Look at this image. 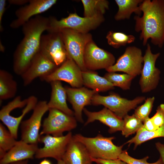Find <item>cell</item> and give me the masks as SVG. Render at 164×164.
I'll return each instance as SVG.
<instances>
[{"label": "cell", "instance_id": "obj_32", "mask_svg": "<svg viewBox=\"0 0 164 164\" xmlns=\"http://www.w3.org/2000/svg\"><path fill=\"white\" fill-rule=\"evenodd\" d=\"M155 100L154 97L147 98L143 104L135 109L134 114L143 123L149 118Z\"/></svg>", "mask_w": 164, "mask_h": 164}, {"label": "cell", "instance_id": "obj_19", "mask_svg": "<svg viewBox=\"0 0 164 164\" xmlns=\"http://www.w3.org/2000/svg\"><path fill=\"white\" fill-rule=\"evenodd\" d=\"M83 111L87 117L84 126L95 121H98L109 128L108 132L111 134L121 131L124 123L122 119L108 108L104 107L98 111L92 112L84 108Z\"/></svg>", "mask_w": 164, "mask_h": 164}, {"label": "cell", "instance_id": "obj_13", "mask_svg": "<svg viewBox=\"0 0 164 164\" xmlns=\"http://www.w3.org/2000/svg\"><path fill=\"white\" fill-rule=\"evenodd\" d=\"M39 78L50 83L54 81H64L73 88L80 87L83 85L82 71L68 56L66 61L53 73Z\"/></svg>", "mask_w": 164, "mask_h": 164}, {"label": "cell", "instance_id": "obj_24", "mask_svg": "<svg viewBox=\"0 0 164 164\" xmlns=\"http://www.w3.org/2000/svg\"><path fill=\"white\" fill-rule=\"evenodd\" d=\"M143 0H115L118 7V11L114 16L117 21L129 19L131 15L134 13L141 16L142 12L139 5Z\"/></svg>", "mask_w": 164, "mask_h": 164}, {"label": "cell", "instance_id": "obj_37", "mask_svg": "<svg viewBox=\"0 0 164 164\" xmlns=\"http://www.w3.org/2000/svg\"><path fill=\"white\" fill-rule=\"evenodd\" d=\"M6 2L5 0H0V31L1 32H2L3 30L2 21L5 10Z\"/></svg>", "mask_w": 164, "mask_h": 164}, {"label": "cell", "instance_id": "obj_33", "mask_svg": "<svg viewBox=\"0 0 164 164\" xmlns=\"http://www.w3.org/2000/svg\"><path fill=\"white\" fill-rule=\"evenodd\" d=\"M149 157L146 156L141 159H135L130 156L126 150L122 151L118 157V159L128 164H163L161 158L154 163H149L147 162Z\"/></svg>", "mask_w": 164, "mask_h": 164}, {"label": "cell", "instance_id": "obj_26", "mask_svg": "<svg viewBox=\"0 0 164 164\" xmlns=\"http://www.w3.org/2000/svg\"><path fill=\"white\" fill-rule=\"evenodd\" d=\"M84 9V16L92 17L103 15L109 9V3L106 0H82Z\"/></svg>", "mask_w": 164, "mask_h": 164}, {"label": "cell", "instance_id": "obj_7", "mask_svg": "<svg viewBox=\"0 0 164 164\" xmlns=\"http://www.w3.org/2000/svg\"><path fill=\"white\" fill-rule=\"evenodd\" d=\"M49 114L44 119L42 125L40 136L50 135L54 136L63 135V133L75 128L77 120L75 117L57 109L50 108Z\"/></svg>", "mask_w": 164, "mask_h": 164}, {"label": "cell", "instance_id": "obj_38", "mask_svg": "<svg viewBox=\"0 0 164 164\" xmlns=\"http://www.w3.org/2000/svg\"><path fill=\"white\" fill-rule=\"evenodd\" d=\"M155 147L160 155L163 164H164V144L160 142H157L155 144Z\"/></svg>", "mask_w": 164, "mask_h": 164}, {"label": "cell", "instance_id": "obj_11", "mask_svg": "<svg viewBox=\"0 0 164 164\" xmlns=\"http://www.w3.org/2000/svg\"><path fill=\"white\" fill-rule=\"evenodd\" d=\"M72 136L70 132L61 136L50 135L40 136L39 142L43 143L44 146L38 149L35 157L37 159L50 157L57 161L62 159Z\"/></svg>", "mask_w": 164, "mask_h": 164}, {"label": "cell", "instance_id": "obj_6", "mask_svg": "<svg viewBox=\"0 0 164 164\" xmlns=\"http://www.w3.org/2000/svg\"><path fill=\"white\" fill-rule=\"evenodd\" d=\"M145 100V97L144 96H138L132 100H129L114 92H111L106 96L97 93L93 96L91 104L103 105L118 117L123 119L128 112L135 109L138 104Z\"/></svg>", "mask_w": 164, "mask_h": 164}, {"label": "cell", "instance_id": "obj_22", "mask_svg": "<svg viewBox=\"0 0 164 164\" xmlns=\"http://www.w3.org/2000/svg\"><path fill=\"white\" fill-rule=\"evenodd\" d=\"M51 92L47 105L49 109L59 110L70 115H74V111L68 107L67 103V94L66 89L60 81H54L50 83Z\"/></svg>", "mask_w": 164, "mask_h": 164}, {"label": "cell", "instance_id": "obj_14", "mask_svg": "<svg viewBox=\"0 0 164 164\" xmlns=\"http://www.w3.org/2000/svg\"><path fill=\"white\" fill-rule=\"evenodd\" d=\"M84 60L87 70L94 71L106 70L114 64L115 59L112 54L98 47L92 40L86 46Z\"/></svg>", "mask_w": 164, "mask_h": 164}, {"label": "cell", "instance_id": "obj_42", "mask_svg": "<svg viewBox=\"0 0 164 164\" xmlns=\"http://www.w3.org/2000/svg\"><path fill=\"white\" fill-rule=\"evenodd\" d=\"M57 164H67L62 159H60L57 161Z\"/></svg>", "mask_w": 164, "mask_h": 164}, {"label": "cell", "instance_id": "obj_3", "mask_svg": "<svg viewBox=\"0 0 164 164\" xmlns=\"http://www.w3.org/2000/svg\"><path fill=\"white\" fill-rule=\"evenodd\" d=\"M75 140L83 144L92 158L107 160L118 159L122 152L124 145L120 146L114 145L112 140L114 137H106L98 134L94 137L84 136L81 134L73 135Z\"/></svg>", "mask_w": 164, "mask_h": 164}, {"label": "cell", "instance_id": "obj_27", "mask_svg": "<svg viewBox=\"0 0 164 164\" xmlns=\"http://www.w3.org/2000/svg\"><path fill=\"white\" fill-rule=\"evenodd\" d=\"M164 137V124L158 129L153 131H148L142 127L137 132L135 135L128 141V145L134 144V148L142 143L150 139L157 137Z\"/></svg>", "mask_w": 164, "mask_h": 164}, {"label": "cell", "instance_id": "obj_31", "mask_svg": "<svg viewBox=\"0 0 164 164\" xmlns=\"http://www.w3.org/2000/svg\"><path fill=\"white\" fill-rule=\"evenodd\" d=\"M123 119L124 123L121 133L126 137L136 132L143 127V123L134 114L132 115H126Z\"/></svg>", "mask_w": 164, "mask_h": 164}, {"label": "cell", "instance_id": "obj_18", "mask_svg": "<svg viewBox=\"0 0 164 164\" xmlns=\"http://www.w3.org/2000/svg\"><path fill=\"white\" fill-rule=\"evenodd\" d=\"M28 98L27 104L22 110V114L18 117H14L10 114L12 111L6 105L3 106L0 111V120L16 139L18 138L19 127L22 119L27 113L33 110L38 102L37 98L34 96H30Z\"/></svg>", "mask_w": 164, "mask_h": 164}, {"label": "cell", "instance_id": "obj_35", "mask_svg": "<svg viewBox=\"0 0 164 164\" xmlns=\"http://www.w3.org/2000/svg\"><path fill=\"white\" fill-rule=\"evenodd\" d=\"M93 162L97 164H128L119 159L115 160H107L92 158Z\"/></svg>", "mask_w": 164, "mask_h": 164}, {"label": "cell", "instance_id": "obj_21", "mask_svg": "<svg viewBox=\"0 0 164 164\" xmlns=\"http://www.w3.org/2000/svg\"><path fill=\"white\" fill-rule=\"evenodd\" d=\"M62 159L67 164H89L93 162L85 146L74 140L73 136Z\"/></svg>", "mask_w": 164, "mask_h": 164}, {"label": "cell", "instance_id": "obj_2", "mask_svg": "<svg viewBox=\"0 0 164 164\" xmlns=\"http://www.w3.org/2000/svg\"><path fill=\"white\" fill-rule=\"evenodd\" d=\"M143 15H135V30L140 32L143 45L151 43L160 48L164 44V0H144L139 5Z\"/></svg>", "mask_w": 164, "mask_h": 164}, {"label": "cell", "instance_id": "obj_16", "mask_svg": "<svg viewBox=\"0 0 164 164\" xmlns=\"http://www.w3.org/2000/svg\"><path fill=\"white\" fill-rule=\"evenodd\" d=\"M56 0H30L27 4L16 10V18L10 23L13 29L22 26L34 15L47 11L57 2Z\"/></svg>", "mask_w": 164, "mask_h": 164}, {"label": "cell", "instance_id": "obj_10", "mask_svg": "<svg viewBox=\"0 0 164 164\" xmlns=\"http://www.w3.org/2000/svg\"><path fill=\"white\" fill-rule=\"evenodd\" d=\"M160 55L159 53H153L150 44L147 43L143 56V66L139 83L143 93L150 92L155 89L158 85L160 71L155 67V64Z\"/></svg>", "mask_w": 164, "mask_h": 164}, {"label": "cell", "instance_id": "obj_28", "mask_svg": "<svg viewBox=\"0 0 164 164\" xmlns=\"http://www.w3.org/2000/svg\"><path fill=\"white\" fill-rule=\"evenodd\" d=\"M106 38L108 44L115 48H119L121 46L134 42L135 36L132 35H127L121 32L109 31L107 34Z\"/></svg>", "mask_w": 164, "mask_h": 164}, {"label": "cell", "instance_id": "obj_40", "mask_svg": "<svg viewBox=\"0 0 164 164\" xmlns=\"http://www.w3.org/2000/svg\"><path fill=\"white\" fill-rule=\"evenodd\" d=\"M28 160H26L22 161L13 162L9 164H28Z\"/></svg>", "mask_w": 164, "mask_h": 164}, {"label": "cell", "instance_id": "obj_12", "mask_svg": "<svg viewBox=\"0 0 164 164\" xmlns=\"http://www.w3.org/2000/svg\"><path fill=\"white\" fill-rule=\"evenodd\" d=\"M39 52L58 67L61 65L67 59V53L61 32L42 35Z\"/></svg>", "mask_w": 164, "mask_h": 164}, {"label": "cell", "instance_id": "obj_36", "mask_svg": "<svg viewBox=\"0 0 164 164\" xmlns=\"http://www.w3.org/2000/svg\"><path fill=\"white\" fill-rule=\"evenodd\" d=\"M142 127L147 131L151 132L157 129L154 125L151 118H148L143 122Z\"/></svg>", "mask_w": 164, "mask_h": 164}, {"label": "cell", "instance_id": "obj_1", "mask_svg": "<svg viewBox=\"0 0 164 164\" xmlns=\"http://www.w3.org/2000/svg\"><path fill=\"white\" fill-rule=\"evenodd\" d=\"M48 25V18L38 15L22 26L23 38L13 56V70L16 75L21 76L39 52L41 37L43 33L47 31Z\"/></svg>", "mask_w": 164, "mask_h": 164}, {"label": "cell", "instance_id": "obj_43", "mask_svg": "<svg viewBox=\"0 0 164 164\" xmlns=\"http://www.w3.org/2000/svg\"><path fill=\"white\" fill-rule=\"evenodd\" d=\"M92 164V163H90V164Z\"/></svg>", "mask_w": 164, "mask_h": 164}, {"label": "cell", "instance_id": "obj_4", "mask_svg": "<svg viewBox=\"0 0 164 164\" xmlns=\"http://www.w3.org/2000/svg\"><path fill=\"white\" fill-rule=\"evenodd\" d=\"M49 32H59L69 29L83 33H88L97 28L104 21L103 15L92 17H81L76 13H70L66 17L58 20L55 17H48Z\"/></svg>", "mask_w": 164, "mask_h": 164}, {"label": "cell", "instance_id": "obj_9", "mask_svg": "<svg viewBox=\"0 0 164 164\" xmlns=\"http://www.w3.org/2000/svg\"><path fill=\"white\" fill-rule=\"evenodd\" d=\"M143 63L142 50L135 46H129L116 63L106 70L108 72H122L135 77L141 74Z\"/></svg>", "mask_w": 164, "mask_h": 164}, {"label": "cell", "instance_id": "obj_25", "mask_svg": "<svg viewBox=\"0 0 164 164\" xmlns=\"http://www.w3.org/2000/svg\"><path fill=\"white\" fill-rule=\"evenodd\" d=\"M17 90V84L12 75L8 71L0 70V101L15 97Z\"/></svg>", "mask_w": 164, "mask_h": 164}, {"label": "cell", "instance_id": "obj_29", "mask_svg": "<svg viewBox=\"0 0 164 164\" xmlns=\"http://www.w3.org/2000/svg\"><path fill=\"white\" fill-rule=\"evenodd\" d=\"M104 77L114 87L124 90L130 89L132 81L135 77L127 73L120 74L114 72L107 73Z\"/></svg>", "mask_w": 164, "mask_h": 164}, {"label": "cell", "instance_id": "obj_5", "mask_svg": "<svg viewBox=\"0 0 164 164\" xmlns=\"http://www.w3.org/2000/svg\"><path fill=\"white\" fill-rule=\"evenodd\" d=\"M59 32L62 36L67 56L70 57L82 71L88 70L84 65V56L87 44L92 40L91 35L69 29Z\"/></svg>", "mask_w": 164, "mask_h": 164}, {"label": "cell", "instance_id": "obj_41", "mask_svg": "<svg viewBox=\"0 0 164 164\" xmlns=\"http://www.w3.org/2000/svg\"><path fill=\"white\" fill-rule=\"evenodd\" d=\"M39 164H52L51 162L48 159H44Z\"/></svg>", "mask_w": 164, "mask_h": 164}, {"label": "cell", "instance_id": "obj_20", "mask_svg": "<svg viewBox=\"0 0 164 164\" xmlns=\"http://www.w3.org/2000/svg\"><path fill=\"white\" fill-rule=\"evenodd\" d=\"M39 148L38 144L27 143L20 140L0 159V164L9 163L33 159Z\"/></svg>", "mask_w": 164, "mask_h": 164}, {"label": "cell", "instance_id": "obj_39", "mask_svg": "<svg viewBox=\"0 0 164 164\" xmlns=\"http://www.w3.org/2000/svg\"><path fill=\"white\" fill-rule=\"evenodd\" d=\"M29 1V0H9L8 2L12 5H22L28 3Z\"/></svg>", "mask_w": 164, "mask_h": 164}, {"label": "cell", "instance_id": "obj_23", "mask_svg": "<svg viewBox=\"0 0 164 164\" xmlns=\"http://www.w3.org/2000/svg\"><path fill=\"white\" fill-rule=\"evenodd\" d=\"M83 84L85 87L98 93L114 89V86L104 77L94 71H82Z\"/></svg>", "mask_w": 164, "mask_h": 164}, {"label": "cell", "instance_id": "obj_15", "mask_svg": "<svg viewBox=\"0 0 164 164\" xmlns=\"http://www.w3.org/2000/svg\"><path fill=\"white\" fill-rule=\"evenodd\" d=\"M58 67L39 52L32 61L26 70L21 76L23 84L27 86L37 77L46 76Z\"/></svg>", "mask_w": 164, "mask_h": 164}, {"label": "cell", "instance_id": "obj_8", "mask_svg": "<svg viewBox=\"0 0 164 164\" xmlns=\"http://www.w3.org/2000/svg\"><path fill=\"white\" fill-rule=\"evenodd\" d=\"M49 110L46 101L38 102L31 117L20 123L21 140L29 144H38L40 136L39 131L42 118Z\"/></svg>", "mask_w": 164, "mask_h": 164}, {"label": "cell", "instance_id": "obj_30", "mask_svg": "<svg viewBox=\"0 0 164 164\" xmlns=\"http://www.w3.org/2000/svg\"><path fill=\"white\" fill-rule=\"evenodd\" d=\"M1 123H0V159L16 144L17 141Z\"/></svg>", "mask_w": 164, "mask_h": 164}, {"label": "cell", "instance_id": "obj_17", "mask_svg": "<svg viewBox=\"0 0 164 164\" xmlns=\"http://www.w3.org/2000/svg\"><path fill=\"white\" fill-rule=\"evenodd\" d=\"M65 87L68 100L74 110V117L77 121L83 123L82 111L84 107L91 104L93 96L98 93L85 87L73 88L66 86Z\"/></svg>", "mask_w": 164, "mask_h": 164}, {"label": "cell", "instance_id": "obj_34", "mask_svg": "<svg viewBox=\"0 0 164 164\" xmlns=\"http://www.w3.org/2000/svg\"><path fill=\"white\" fill-rule=\"evenodd\" d=\"M155 126L158 129L164 124V104H160L157 107L156 112L151 118Z\"/></svg>", "mask_w": 164, "mask_h": 164}]
</instances>
